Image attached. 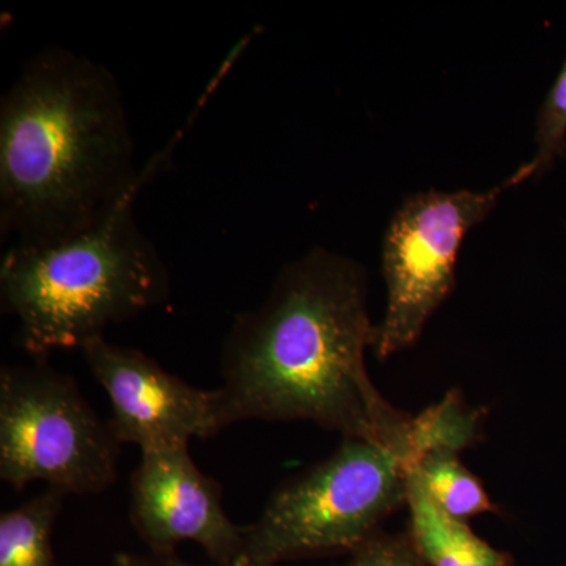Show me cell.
Returning <instances> with one entry per match:
<instances>
[{
    "label": "cell",
    "mask_w": 566,
    "mask_h": 566,
    "mask_svg": "<svg viewBox=\"0 0 566 566\" xmlns=\"http://www.w3.org/2000/svg\"><path fill=\"white\" fill-rule=\"evenodd\" d=\"M375 329L359 263L316 248L286 264L223 340L216 389L223 427L311 422L392 447L408 463L412 416L387 401L365 364Z\"/></svg>",
    "instance_id": "obj_1"
},
{
    "label": "cell",
    "mask_w": 566,
    "mask_h": 566,
    "mask_svg": "<svg viewBox=\"0 0 566 566\" xmlns=\"http://www.w3.org/2000/svg\"><path fill=\"white\" fill-rule=\"evenodd\" d=\"M120 85L109 69L50 46L0 102V234L41 243L80 232L142 189Z\"/></svg>",
    "instance_id": "obj_2"
},
{
    "label": "cell",
    "mask_w": 566,
    "mask_h": 566,
    "mask_svg": "<svg viewBox=\"0 0 566 566\" xmlns=\"http://www.w3.org/2000/svg\"><path fill=\"white\" fill-rule=\"evenodd\" d=\"M140 189L80 232L13 243L0 262V301L31 356L82 348L170 296V274L134 218Z\"/></svg>",
    "instance_id": "obj_3"
},
{
    "label": "cell",
    "mask_w": 566,
    "mask_h": 566,
    "mask_svg": "<svg viewBox=\"0 0 566 566\" xmlns=\"http://www.w3.org/2000/svg\"><path fill=\"white\" fill-rule=\"evenodd\" d=\"M408 504L400 450L344 438L329 457L282 483L244 527L234 566H277L294 558L353 553Z\"/></svg>",
    "instance_id": "obj_4"
},
{
    "label": "cell",
    "mask_w": 566,
    "mask_h": 566,
    "mask_svg": "<svg viewBox=\"0 0 566 566\" xmlns=\"http://www.w3.org/2000/svg\"><path fill=\"white\" fill-rule=\"evenodd\" d=\"M120 442L76 381L43 360L0 370V479L87 495L117 480Z\"/></svg>",
    "instance_id": "obj_5"
},
{
    "label": "cell",
    "mask_w": 566,
    "mask_h": 566,
    "mask_svg": "<svg viewBox=\"0 0 566 566\" xmlns=\"http://www.w3.org/2000/svg\"><path fill=\"white\" fill-rule=\"evenodd\" d=\"M534 178L528 163L488 191H431L406 197L382 241L387 303L376 324L374 349L381 363L412 348L457 286L464 238L494 211L499 199Z\"/></svg>",
    "instance_id": "obj_6"
},
{
    "label": "cell",
    "mask_w": 566,
    "mask_h": 566,
    "mask_svg": "<svg viewBox=\"0 0 566 566\" xmlns=\"http://www.w3.org/2000/svg\"><path fill=\"white\" fill-rule=\"evenodd\" d=\"M93 378L111 401L107 420L120 444L142 452L189 447L222 431L218 390L197 389L139 349L93 338L81 348Z\"/></svg>",
    "instance_id": "obj_7"
},
{
    "label": "cell",
    "mask_w": 566,
    "mask_h": 566,
    "mask_svg": "<svg viewBox=\"0 0 566 566\" xmlns=\"http://www.w3.org/2000/svg\"><path fill=\"white\" fill-rule=\"evenodd\" d=\"M134 531L151 554L170 556L180 543L202 546L212 564L234 566L244 543L222 505V486L193 463L189 447L142 452L132 476Z\"/></svg>",
    "instance_id": "obj_8"
},
{
    "label": "cell",
    "mask_w": 566,
    "mask_h": 566,
    "mask_svg": "<svg viewBox=\"0 0 566 566\" xmlns=\"http://www.w3.org/2000/svg\"><path fill=\"white\" fill-rule=\"evenodd\" d=\"M408 534L428 566H513L515 558L480 538L469 523L447 516L408 476Z\"/></svg>",
    "instance_id": "obj_9"
},
{
    "label": "cell",
    "mask_w": 566,
    "mask_h": 566,
    "mask_svg": "<svg viewBox=\"0 0 566 566\" xmlns=\"http://www.w3.org/2000/svg\"><path fill=\"white\" fill-rule=\"evenodd\" d=\"M408 476L453 520L469 523L472 517L499 513V506L479 476L465 468L461 453L455 450L438 449L424 453L409 465Z\"/></svg>",
    "instance_id": "obj_10"
},
{
    "label": "cell",
    "mask_w": 566,
    "mask_h": 566,
    "mask_svg": "<svg viewBox=\"0 0 566 566\" xmlns=\"http://www.w3.org/2000/svg\"><path fill=\"white\" fill-rule=\"evenodd\" d=\"M65 497L48 488L0 515V566H54L52 531Z\"/></svg>",
    "instance_id": "obj_11"
},
{
    "label": "cell",
    "mask_w": 566,
    "mask_h": 566,
    "mask_svg": "<svg viewBox=\"0 0 566 566\" xmlns=\"http://www.w3.org/2000/svg\"><path fill=\"white\" fill-rule=\"evenodd\" d=\"M486 409L469 403L458 389L412 416L408 468L431 450L464 452L485 439Z\"/></svg>",
    "instance_id": "obj_12"
},
{
    "label": "cell",
    "mask_w": 566,
    "mask_h": 566,
    "mask_svg": "<svg viewBox=\"0 0 566 566\" xmlns=\"http://www.w3.org/2000/svg\"><path fill=\"white\" fill-rule=\"evenodd\" d=\"M535 147L527 161L534 177L549 172L566 156V59L536 115Z\"/></svg>",
    "instance_id": "obj_13"
},
{
    "label": "cell",
    "mask_w": 566,
    "mask_h": 566,
    "mask_svg": "<svg viewBox=\"0 0 566 566\" xmlns=\"http://www.w3.org/2000/svg\"><path fill=\"white\" fill-rule=\"evenodd\" d=\"M340 566H428L412 542L408 531L400 534L378 532L370 539L349 553Z\"/></svg>",
    "instance_id": "obj_14"
},
{
    "label": "cell",
    "mask_w": 566,
    "mask_h": 566,
    "mask_svg": "<svg viewBox=\"0 0 566 566\" xmlns=\"http://www.w3.org/2000/svg\"><path fill=\"white\" fill-rule=\"evenodd\" d=\"M114 566H199L191 565L188 562H182L180 558L170 554V556H159V554H140L120 553L114 557ZM210 566H221L212 564Z\"/></svg>",
    "instance_id": "obj_15"
}]
</instances>
